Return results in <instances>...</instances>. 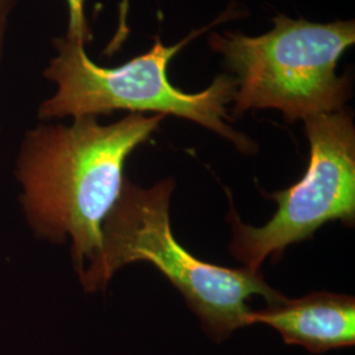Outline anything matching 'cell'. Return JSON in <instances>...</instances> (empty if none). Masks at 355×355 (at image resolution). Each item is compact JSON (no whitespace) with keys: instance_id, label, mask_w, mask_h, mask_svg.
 Here are the masks:
<instances>
[{"instance_id":"obj_3","label":"cell","mask_w":355,"mask_h":355,"mask_svg":"<svg viewBox=\"0 0 355 355\" xmlns=\"http://www.w3.org/2000/svg\"><path fill=\"white\" fill-rule=\"evenodd\" d=\"M220 21L195 31L173 46H165L159 38L152 49L119 67H102L92 62L86 46L62 37L53 40L57 57L51 61L44 76L57 83V92L40 107L41 119L110 114L114 111L130 114L154 112L174 114L195 121L234 144L246 154L257 150L253 141L228 121L227 105L233 102L237 82L228 74L217 76L208 89L189 94L173 86L167 66L178 51L191 40Z\"/></svg>"},{"instance_id":"obj_5","label":"cell","mask_w":355,"mask_h":355,"mask_svg":"<svg viewBox=\"0 0 355 355\" xmlns=\"http://www.w3.org/2000/svg\"><path fill=\"white\" fill-rule=\"evenodd\" d=\"M309 162L303 178L287 190L267 195L278 209L263 227L246 225L230 207V253L243 267L259 271L293 243L311 239L330 221H355V128L345 110L303 120Z\"/></svg>"},{"instance_id":"obj_1","label":"cell","mask_w":355,"mask_h":355,"mask_svg":"<svg viewBox=\"0 0 355 355\" xmlns=\"http://www.w3.org/2000/svg\"><path fill=\"white\" fill-rule=\"evenodd\" d=\"M164 119L130 114L103 125L82 116L71 125H41L26 135L17 165L26 215L40 236L71 240L79 274L101 250L103 223L120 196L128 157Z\"/></svg>"},{"instance_id":"obj_4","label":"cell","mask_w":355,"mask_h":355,"mask_svg":"<svg viewBox=\"0 0 355 355\" xmlns=\"http://www.w3.org/2000/svg\"><path fill=\"white\" fill-rule=\"evenodd\" d=\"M355 44V23L318 24L286 16L266 35L214 33L209 46L237 74L233 114L274 108L293 123L343 110L350 80L337 76L343 53Z\"/></svg>"},{"instance_id":"obj_8","label":"cell","mask_w":355,"mask_h":355,"mask_svg":"<svg viewBox=\"0 0 355 355\" xmlns=\"http://www.w3.org/2000/svg\"><path fill=\"white\" fill-rule=\"evenodd\" d=\"M17 0H0V61L3 54V45H4V35L8 24V16L12 11Z\"/></svg>"},{"instance_id":"obj_6","label":"cell","mask_w":355,"mask_h":355,"mask_svg":"<svg viewBox=\"0 0 355 355\" xmlns=\"http://www.w3.org/2000/svg\"><path fill=\"white\" fill-rule=\"evenodd\" d=\"M249 327L265 324L287 345L322 354L355 345V299L349 295L315 292L300 299L283 296L262 311H250Z\"/></svg>"},{"instance_id":"obj_2","label":"cell","mask_w":355,"mask_h":355,"mask_svg":"<svg viewBox=\"0 0 355 355\" xmlns=\"http://www.w3.org/2000/svg\"><path fill=\"white\" fill-rule=\"evenodd\" d=\"M174 179L142 189L124 180L120 196L105 217L102 246L79 274L87 291L102 290L114 272L135 262H150L182 293L202 329L215 343L249 327L248 302L261 296L267 304L283 297L259 271L229 268L198 259L175 240L170 223Z\"/></svg>"},{"instance_id":"obj_7","label":"cell","mask_w":355,"mask_h":355,"mask_svg":"<svg viewBox=\"0 0 355 355\" xmlns=\"http://www.w3.org/2000/svg\"><path fill=\"white\" fill-rule=\"evenodd\" d=\"M85 1L86 0H67L69 29L64 37L70 38L86 46L92 40V35L85 15Z\"/></svg>"}]
</instances>
